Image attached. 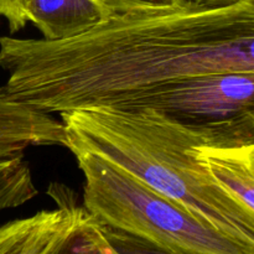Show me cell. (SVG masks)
<instances>
[{
	"label": "cell",
	"mask_w": 254,
	"mask_h": 254,
	"mask_svg": "<svg viewBox=\"0 0 254 254\" xmlns=\"http://www.w3.org/2000/svg\"><path fill=\"white\" fill-rule=\"evenodd\" d=\"M60 116L72 154H96L117 164L202 222L254 245L235 198L191 151L206 145L201 131L150 109H76Z\"/></svg>",
	"instance_id": "1"
},
{
	"label": "cell",
	"mask_w": 254,
	"mask_h": 254,
	"mask_svg": "<svg viewBox=\"0 0 254 254\" xmlns=\"http://www.w3.org/2000/svg\"><path fill=\"white\" fill-rule=\"evenodd\" d=\"M66 148L64 124L15 101L0 87V160L24 156L31 146Z\"/></svg>",
	"instance_id": "7"
},
{
	"label": "cell",
	"mask_w": 254,
	"mask_h": 254,
	"mask_svg": "<svg viewBox=\"0 0 254 254\" xmlns=\"http://www.w3.org/2000/svg\"><path fill=\"white\" fill-rule=\"evenodd\" d=\"M237 0H176V5L181 9H193V7H218L232 4Z\"/></svg>",
	"instance_id": "11"
},
{
	"label": "cell",
	"mask_w": 254,
	"mask_h": 254,
	"mask_svg": "<svg viewBox=\"0 0 254 254\" xmlns=\"http://www.w3.org/2000/svg\"><path fill=\"white\" fill-rule=\"evenodd\" d=\"M84 178L83 207L102 226L173 254H254V245L202 222L117 164L73 153Z\"/></svg>",
	"instance_id": "2"
},
{
	"label": "cell",
	"mask_w": 254,
	"mask_h": 254,
	"mask_svg": "<svg viewBox=\"0 0 254 254\" xmlns=\"http://www.w3.org/2000/svg\"><path fill=\"white\" fill-rule=\"evenodd\" d=\"M54 198L56 210L40 211L0 227V254H56L92 220L73 198Z\"/></svg>",
	"instance_id": "5"
},
{
	"label": "cell",
	"mask_w": 254,
	"mask_h": 254,
	"mask_svg": "<svg viewBox=\"0 0 254 254\" xmlns=\"http://www.w3.org/2000/svg\"><path fill=\"white\" fill-rule=\"evenodd\" d=\"M96 1L108 10L111 15L133 11V10L178 7L176 0H96Z\"/></svg>",
	"instance_id": "10"
},
{
	"label": "cell",
	"mask_w": 254,
	"mask_h": 254,
	"mask_svg": "<svg viewBox=\"0 0 254 254\" xmlns=\"http://www.w3.org/2000/svg\"><path fill=\"white\" fill-rule=\"evenodd\" d=\"M253 138H254V133H253ZM253 140H254V139H253Z\"/></svg>",
	"instance_id": "12"
},
{
	"label": "cell",
	"mask_w": 254,
	"mask_h": 254,
	"mask_svg": "<svg viewBox=\"0 0 254 254\" xmlns=\"http://www.w3.org/2000/svg\"><path fill=\"white\" fill-rule=\"evenodd\" d=\"M191 151L235 198L243 228L254 238V140L231 146H195Z\"/></svg>",
	"instance_id": "6"
},
{
	"label": "cell",
	"mask_w": 254,
	"mask_h": 254,
	"mask_svg": "<svg viewBox=\"0 0 254 254\" xmlns=\"http://www.w3.org/2000/svg\"><path fill=\"white\" fill-rule=\"evenodd\" d=\"M107 242L118 254H173L122 231L102 226Z\"/></svg>",
	"instance_id": "9"
},
{
	"label": "cell",
	"mask_w": 254,
	"mask_h": 254,
	"mask_svg": "<svg viewBox=\"0 0 254 254\" xmlns=\"http://www.w3.org/2000/svg\"><path fill=\"white\" fill-rule=\"evenodd\" d=\"M113 109H150L205 135L203 146L252 140L254 72H228L168 82Z\"/></svg>",
	"instance_id": "3"
},
{
	"label": "cell",
	"mask_w": 254,
	"mask_h": 254,
	"mask_svg": "<svg viewBox=\"0 0 254 254\" xmlns=\"http://www.w3.org/2000/svg\"><path fill=\"white\" fill-rule=\"evenodd\" d=\"M56 254H118L109 246L101 225L92 220Z\"/></svg>",
	"instance_id": "8"
},
{
	"label": "cell",
	"mask_w": 254,
	"mask_h": 254,
	"mask_svg": "<svg viewBox=\"0 0 254 254\" xmlns=\"http://www.w3.org/2000/svg\"><path fill=\"white\" fill-rule=\"evenodd\" d=\"M11 34L32 22L47 41L72 39L111 16L96 0H0Z\"/></svg>",
	"instance_id": "4"
}]
</instances>
